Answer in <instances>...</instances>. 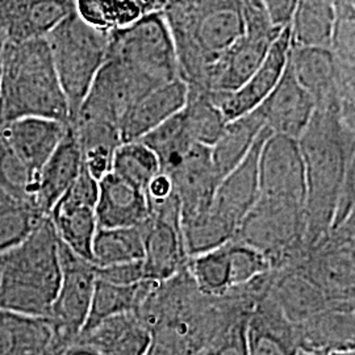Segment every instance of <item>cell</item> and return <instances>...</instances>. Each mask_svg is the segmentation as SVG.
Here are the masks:
<instances>
[{"label":"cell","mask_w":355,"mask_h":355,"mask_svg":"<svg viewBox=\"0 0 355 355\" xmlns=\"http://www.w3.org/2000/svg\"><path fill=\"white\" fill-rule=\"evenodd\" d=\"M98 191V182L94 178L80 174L49 214L60 241L89 262H92L91 249L98 232L95 215Z\"/></svg>","instance_id":"11"},{"label":"cell","mask_w":355,"mask_h":355,"mask_svg":"<svg viewBox=\"0 0 355 355\" xmlns=\"http://www.w3.org/2000/svg\"><path fill=\"white\" fill-rule=\"evenodd\" d=\"M83 158L76 135L69 125L67 133L38 173L33 203L44 216H49L55 203L79 177Z\"/></svg>","instance_id":"23"},{"label":"cell","mask_w":355,"mask_h":355,"mask_svg":"<svg viewBox=\"0 0 355 355\" xmlns=\"http://www.w3.org/2000/svg\"><path fill=\"white\" fill-rule=\"evenodd\" d=\"M258 110L263 117L265 128L272 135L299 140L312 119L316 104L296 80L288 64L278 86Z\"/></svg>","instance_id":"18"},{"label":"cell","mask_w":355,"mask_h":355,"mask_svg":"<svg viewBox=\"0 0 355 355\" xmlns=\"http://www.w3.org/2000/svg\"><path fill=\"white\" fill-rule=\"evenodd\" d=\"M69 345L46 318L0 311V355H62Z\"/></svg>","instance_id":"21"},{"label":"cell","mask_w":355,"mask_h":355,"mask_svg":"<svg viewBox=\"0 0 355 355\" xmlns=\"http://www.w3.org/2000/svg\"><path fill=\"white\" fill-rule=\"evenodd\" d=\"M70 110V121L107 60L110 33L86 24L76 12L45 37Z\"/></svg>","instance_id":"5"},{"label":"cell","mask_w":355,"mask_h":355,"mask_svg":"<svg viewBox=\"0 0 355 355\" xmlns=\"http://www.w3.org/2000/svg\"><path fill=\"white\" fill-rule=\"evenodd\" d=\"M290 51L291 32L290 26L287 24L271 45L263 62L248 78L241 87L224 95L211 92L214 101L228 121L253 112L266 101L268 95L278 86L287 69Z\"/></svg>","instance_id":"12"},{"label":"cell","mask_w":355,"mask_h":355,"mask_svg":"<svg viewBox=\"0 0 355 355\" xmlns=\"http://www.w3.org/2000/svg\"><path fill=\"white\" fill-rule=\"evenodd\" d=\"M167 174L180 205V221L205 212L212 203L220 178L211 157V148L195 144Z\"/></svg>","instance_id":"15"},{"label":"cell","mask_w":355,"mask_h":355,"mask_svg":"<svg viewBox=\"0 0 355 355\" xmlns=\"http://www.w3.org/2000/svg\"><path fill=\"white\" fill-rule=\"evenodd\" d=\"M182 114L193 142L208 148H212L228 123L211 92L205 89L189 87Z\"/></svg>","instance_id":"30"},{"label":"cell","mask_w":355,"mask_h":355,"mask_svg":"<svg viewBox=\"0 0 355 355\" xmlns=\"http://www.w3.org/2000/svg\"><path fill=\"white\" fill-rule=\"evenodd\" d=\"M70 124L44 117H23L0 127V136L37 179L42 166L64 140Z\"/></svg>","instance_id":"17"},{"label":"cell","mask_w":355,"mask_h":355,"mask_svg":"<svg viewBox=\"0 0 355 355\" xmlns=\"http://www.w3.org/2000/svg\"><path fill=\"white\" fill-rule=\"evenodd\" d=\"M58 252L61 283L46 318L61 338L67 343H73L89 318L98 279L96 266L70 250L61 241Z\"/></svg>","instance_id":"8"},{"label":"cell","mask_w":355,"mask_h":355,"mask_svg":"<svg viewBox=\"0 0 355 355\" xmlns=\"http://www.w3.org/2000/svg\"><path fill=\"white\" fill-rule=\"evenodd\" d=\"M107 60L130 66L162 83L180 78L174 41L162 12L142 16L111 32Z\"/></svg>","instance_id":"6"},{"label":"cell","mask_w":355,"mask_h":355,"mask_svg":"<svg viewBox=\"0 0 355 355\" xmlns=\"http://www.w3.org/2000/svg\"><path fill=\"white\" fill-rule=\"evenodd\" d=\"M187 261L175 192L165 200L149 202L142 258L146 279L158 283L168 280L186 268Z\"/></svg>","instance_id":"9"},{"label":"cell","mask_w":355,"mask_h":355,"mask_svg":"<svg viewBox=\"0 0 355 355\" xmlns=\"http://www.w3.org/2000/svg\"><path fill=\"white\" fill-rule=\"evenodd\" d=\"M0 275H1V254H0Z\"/></svg>","instance_id":"46"},{"label":"cell","mask_w":355,"mask_h":355,"mask_svg":"<svg viewBox=\"0 0 355 355\" xmlns=\"http://www.w3.org/2000/svg\"><path fill=\"white\" fill-rule=\"evenodd\" d=\"M60 240L49 216L24 241L1 253L0 311L46 318L61 283Z\"/></svg>","instance_id":"4"},{"label":"cell","mask_w":355,"mask_h":355,"mask_svg":"<svg viewBox=\"0 0 355 355\" xmlns=\"http://www.w3.org/2000/svg\"><path fill=\"white\" fill-rule=\"evenodd\" d=\"M76 13L86 24L108 33L142 17L130 0H76Z\"/></svg>","instance_id":"35"},{"label":"cell","mask_w":355,"mask_h":355,"mask_svg":"<svg viewBox=\"0 0 355 355\" xmlns=\"http://www.w3.org/2000/svg\"><path fill=\"white\" fill-rule=\"evenodd\" d=\"M337 15V20L340 19H354L355 0H329Z\"/></svg>","instance_id":"43"},{"label":"cell","mask_w":355,"mask_h":355,"mask_svg":"<svg viewBox=\"0 0 355 355\" xmlns=\"http://www.w3.org/2000/svg\"><path fill=\"white\" fill-rule=\"evenodd\" d=\"M23 117L70 124L69 104L45 38L4 44L0 127Z\"/></svg>","instance_id":"3"},{"label":"cell","mask_w":355,"mask_h":355,"mask_svg":"<svg viewBox=\"0 0 355 355\" xmlns=\"http://www.w3.org/2000/svg\"><path fill=\"white\" fill-rule=\"evenodd\" d=\"M258 180V196L305 207L304 162L297 140L280 135H268L259 153Z\"/></svg>","instance_id":"10"},{"label":"cell","mask_w":355,"mask_h":355,"mask_svg":"<svg viewBox=\"0 0 355 355\" xmlns=\"http://www.w3.org/2000/svg\"><path fill=\"white\" fill-rule=\"evenodd\" d=\"M162 13L179 76L189 87L207 91L216 66L245 32L242 0H168Z\"/></svg>","instance_id":"2"},{"label":"cell","mask_w":355,"mask_h":355,"mask_svg":"<svg viewBox=\"0 0 355 355\" xmlns=\"http://www.w3.org/2000/svg\"><path fill=\"white\" fill-rule=\"evenodd\" d=\"M354 216L306 249L297 267L330 299L354 300Z\"/></svg>","instance_id":"7"},{"label":"cell","mask_w":355,"mask_h":355,"mask_svg":"<svg viewBox=\"0 0 355 355\" xmlns=\"http://www.w3.org/2000/svg\"><path fill=\"white\" fill-rule=\"evenodd\" d=\"M249 355H295L299 349L296 327L284 316L271 292L259 297L248 318Z\"/></svg>","instance_id":"20"},{"label":"cell","mask_w":355,"mask_h":355,"mask_svg":"<svg viewBox=\"0 0 355 355\" xmlns=\"http://www.w3.org/2000/svg\"><path fill=\"white\" fill-rule=\"evenodd\" d=\"M288 26L292 46L330 49L337 15L329 0H296Z\"/></svg>","instance_id":"27"},{"label":"cell","mask_w":355,"mask_h":355,"mask_svg":"<svg viewBox=\"0 0 355 355\" xmlns=\"http://www.w3.org/2000/svg\"><path fill=\"white\" fill-rule=\"evenodd\" d=\"M327 355H355L354 350H343V352H331Z\"/></svg>","instance_id":"45"},{"label":"cell","mask_w":355,"mask_h":355,"mask_svg":"<svg viewBox=\"0 0 355 355\" xmlns=\"http://www.w3.org/2000/svg\"><path fill=\"white\" fill-rule=\"evenodd\" d=\"M261 1L265 6L271 21L278 28H284L290 23L296 0H261Z\"/></svg>","instance_id":"40"},{"label":"cell","mask_w":355,"mask_h":355,"mask_svg":"<svg viewBox=\"0 0 355 355\" xmlns=\"http://www.w3.org/2000/svg\"><path fill=\"white\" fill-rule=\"evenodd\" d=\"M228 258L230 288L242 287L271 270L265 254L236 239L228 242Z\"/></svg>","instance_id":"37"},{"label":"cell","mask_w":355,"mask_h":355,"mask_svg":"<svg viewBox=\"0 0 355 355\" xmlns=\"http://www.w3.org/2000/svg\"><path fill=\"white\" fill-rule=\"evenodd\" d=\"M111 173L145 192L153 178L161 173V165L145 144L130 141L116 149Z\"/></svg>","instance_id":"32"},{"label":"cell","mask_w":355,"mask_h":355,"mask_svg":"<svg viewBox=\"0 0 355 355\" xmlns=\"http://www.w3.org/2000/svg\"><path fill=\"white\" fill-rule=\"evenodd\" d=\"M174 193L173 182L165 173H159L152 179L149 186L145 190V195L149 202H159L170 198Z\"/></svg>","instance_id":"41"},{"label":"cell","mask_w":355,"mask_h":355,"mask_svg":"<svg viewBox=\"0 0 355 355\" xmlns=\"http://www.w3.org/2000/svg\"><path fill=\"white\" fill-rule=\"evenodd\" d=\"M95 215L98 229L139 227L149 218V202L144 191L108 173L99 180Z\"/></svg>","instance_id":"22"},{"label":"cell","mask_w":355,"mask_h":355,"mask_svg":"<svg viewBox=\"0 0 355 355\" xmlns=\"http://www.w3.org/2000/svg\"><path fill=\"white\" fill-rule=\"evenodd\" d=\"M157 284L158 282L142 280L132 286H117L102 279H96L89 306V318L83 329H87L104 318L128 312H136Z\"/></svg>","instance_id":"28"},{"label":"cell","mask_w":355,"mask_h":355,"mask_svg":"<svg viewBox=\"0 0 355 355\" xmlns=\"http://www.w3.org/2000/svg\"><path fill=\"white\" fill-rule=\"evenodd\" d=\"M263 129L265 121L258 108L227 123L211 148L212 162L220 180L241 164Z\"/></svg>","instance_id":"26"},{"label":"cell","mask_w":355,"mask_h":355,"mask_svg":"<svg viewBox=\"0 0 355 355\" xmlns=\"http://www.w3.org/2000/svg\"><path fill=\"white\" fill-rule=\"evenodd\" d=\"M35 187L36 178L0 136V191L19 202L35 205Z\"/></svg>","instance_id":"36"},{"label":"cell","mask_w":355,"mask_h":355,"mask_svg":"<svg viewBox=\"0 0 355 355\" xmlns=\"http://www.w3.org/2000/svg\"><path fill=\"white\" fill-rule=\"evenodd\" d=\"M299 349L318 355L354 350V300L337 302L295 325Z\"/></svg>","instance_id":"19"},{"label":"cell","mask_w":355,"mask_h":355,"mask_svg":"<svg viewBox=\"0 0 355 355\" xmlns=\"http://www.w3.org/2000/svg\"><path fill=\"white\" fill-rule=\"evenodd\" d=\"M145 223L130 228L98 229L91 249L96 267H108L144 258Z\"/></svg>","instance_id":"29"},{"label":"cell","mask_w":355,"mask_h":355,"mask_svg":"<svg viewBox=\"0 0 355 355\" xmlns=\"http://www.w3.org/2000/svg\"><path fill=\"white\" fill-rule=\"evenodd\" d=\"M186 271L199 291L208 296H221L230 290L228 243L189 257Z\"/></svg>","instance_id":"34"},{"label":"cell","mask_w":355,"mask_h":355,"mask_svg":"<svg viewBox=\"0 0 355 355\" xmlns=\"http://www.w3.org/2000/svg\"><path fill=\"white\" fill-rule=\"evenodd\" d=\"M76 340L101 355H145L152 343V333L135 312H128L82 330Z\"/></svg>","instance_id":"24"},{"label":"cell","mask_w":355,"mask_h":355,"mask_svg":"<svg viewBox=\"0 0 355 355\" xmlns=\"http://www.w3.org/2000/svg\"><path fill=\"white\" fill-rule=\"evenodd\" d=\"M74 12L76 0H0V35L6 42L45 38Z\"/></svg>","instance_id":"14"},{"label":"cell","mask_w":355,"mask_h":355,"mask_svg":"<svg viewBox=\"0 0 355 355\" xmlns=\"http://www.w3.org/2000/svg\"><path fill=\"white\" fill-rule=\"evenodd\" d=\"M271 274L272 282L270 292L284 316L293 325L303 322L333 303H337V300L330 299L327 292L321 290L297 267L271 270Z\"/></svg>","instance_id":"25"},{"label":"cell","mask_w":355,"mask_h":355,"mask_svg":"<svg viewBox=\"0 0 355 355\" xmlns=\"http://www.w3.org/2000/svg\"><path fill=\"white\" fill-rule=\"evenodd\" d=\"M140 11L141 16L164 12L168 0H130Z\"/></svg>","instance_id":"42"},{"label":"cell","mask_w":355,"mask_h":355,"mask_svg":"<svg viewBox=\"0 0 355 355\" xmlns=\"http://www.w3.org/2000/svg\"><path fill=\"white\" fill-rule=\"evenodd\" d=\"M248 318L223 330L195 355H249Z\"/></svg>","instance_id":"38"},{"label":"cell","mask_w":355,"mask_h":355,"mask_svg":"<svg viewBox=\"0 0 355 355\" xmlns=\"http://www.w3.org/2000/svg\"><path fill=\"white\" fill-rule=\"evenodd\" d=\"M189 86L177 78L150 89L133 103L119 121L123 142L139 141L166 120L180 112L186 105Z\"/></svg>","instance_id":"16"},{"label":"cell","mask_w":355,"mask_h":355,"mask_svg":"<svg viewBox=\"0 0 355 355\" xmlns=\"http://www.w3.org/2000/svg\"><path fill=\"white\" fill-rule=\"evenodd\" d=\"M306 183V248L328 234L346 178L354 171V121L340 107H318L299 137Z\"/></svg>","instance_id":"1"},{"label":"cell","mask_w":355,"mask_h":355,"mask_svg":"<svg viewBox=\"0 0 355 355\" xmlns=\"http://www.w3.org/2000/svg\"><path fill=\"white\" fill-rule=\"evenodd\" d=\"M4 38L0 35V83H1V69H3V49H4Z\"/></svg>","instance_id":"44"},{"label":"cell","mask_w":355,"mask_h":355,"mask_svg":"<svg viewBox=\"0 0 355 355\" xmlns=\"http://www.w3.org/2000/svg\"><path fill=\"white\" fill-rule=\"evenodd\" d=\"M98 279L117 284V286H132L146 279L145 270L141 261L128 262L121 265L108 267H96Z\"/></svg>","instance_id":"39"},{"label":"cell","mask_w":355,"mask_h":355,"mask_svg":"<svg viewBox=\"0 0 355 355\" xmlns=\"http://www.w3.org/2000/svg\"><path fill=\"white\" fill-rule=\"evenodd\" d=\"M45 217L33 204L19 202L0 191V254L24 241Z\"/></svg>","instance_id":"33"},{"label":"cell","mask_w":355,"mask_h":355,"mask_svg":"<svg viewBox=\"0 0 355 355\" xmlns=\"http://www.w3.org/2000/svg\"><path fill=\"white\" fill-rule=\"evenodd\" d=\"M159 161L161 173H168L195 145L182 111L141 139Z\"/></svg>","instance_id":"31"},{"label":"cell","mask_w":355,"mask_h":355,"mask_svg":"<svg viewBox=\"0 0 355 355\" xmlns=\"http://www.w3.org/2000/svg\"><path fill=\"white\" fill-rule=\"evenodd\" d=\"M270 133L271 132L265 128L245 159L223 178L216 187L211 209L233 229L236 234L258 199L259 153Z\"/></svg>","instance_id":"13"}]
</instances>
